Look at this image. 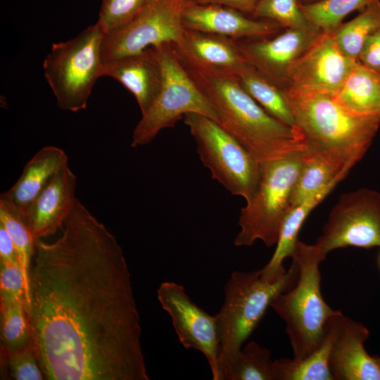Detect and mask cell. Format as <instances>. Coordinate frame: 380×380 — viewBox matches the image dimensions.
Listing matches in <instances>:
<instances>
[{
    "label": "cell",
    "instance_id": "6da1fadb",
    "mask_svg": "<svg viewBox=\"0 0 380 380\" xmlns=\"http://www.w3.org/2000/svg\"><path fill=\"white\" fill-rule=\"evenodd\" d=\"M54 241L38 239L26 311L49 380H148L129 269L77 199Z\"/></svg>",
    "mask_w": 380,
    "mask_h": 380
},
{
    "label": "cell",
    "instance_id": "7a4b0ae2",
    "mask_svg": "<svg viewBox=\"0 0 380 380\" xmlns=\"http://www.w3.org/2000/svg\"><path fill=\"white\" fill-rule=\"evenodd\" d=\"M184 68L215 108L218 123L262 165L305 149L300 132L267 113L236 76Z\"/></svg>",
    "mask_w": 380,
    "mask_h": 380
},
{
    "label": "cell",
    "instance_id": "3957f363",
    "mask_svg": "<svg viewBox=\"0 0 380 380\" xmlns=\"http://www.w3.org/2000/svg\"><path fill=\"white\" fill-rule=\"evenodd\" d=\"M284 91L305 151L327 153L353 166L361 160L379 128V115L352 113L325 93L296 88Z\"/></svg>",
    "mask_w": 380,
    "mask_h": 380
},
{
    "label": "cell",
    "instance_id": "277c9868",
    "mask_svg": "<svg viewBox=\"0 0 380 380\" xmlns=\"http://www.w3.org/2000/svg\"><path fill=\"white\" fill-rule=\"evenodd\" d=\"M291 258L296 282L277 294L270 306L285 323L293 358L301 360L319 347L329 321L340 310L331 309L322 297L319 267L325 258L315 245L298 241Z\"/></svg>",
    "mask_w": 380,
    "mask_h": 380
},
{
    "label": "cell",
    "instance_id": "5b68a950",
    "mask_svg": "<svg viewBox=\"0 0 380 380\" xmlns=\"http://www.w3.org/2000/svg\"><path fill=\"white\" fill-rule=\"evenodd\" d=\"M297 278L298 270L293 262L284 274L273 279L263 276L260 270L232 273L224 286V303L215 315L220 380H224L231 361L257 327L274 296L291 288Z\"/></svg>",
    "mask_w": 380,
    "mask_h": 380
},
{
    "label": "cell",
    "instance_id": "8992f818",
    "mask_svg": "<svg viewBox=\"0 0 380 380\" xmlns=\"http://www.w3.org/2000/svg\"><path fill=\"white\" fill-rule=\"evenodd\" d=\"M105 32L96 23L66 42L54 43L43 62L44 77L62 110L87 108L92 89L103 77Z\"/></svg>",
    "mask_w": 380,
    "mask_h": 380
},
{
    "label": "cell",
    "instance_id": "52a82bcc",
    "mask_svg": "<svg viewBox=\"0 0 380 380\" xmlns=\"http://www.w3.org/2000/svg\"><path fill=\"white\" fill-rule=\"evenodd\" d=\"M304 151L262 165L258 187L240 210V230L234 240L236 246H251L257 240L267 248L276 245L282 223L291 209V196Z\"/></svg>",
    "mask_w": 380,
    "mask_h": 380
},
{
    "label": "cell",
    "instance_id": "ba28073f",
    "mask_svg": "<svg viewBox=\"0 0 380 380\" xmlns=\"http://www.w3.org/2000/svg\"><path fill=\"white\" fill-rule=\"evenodd\" d=\"M153 47L162 68V85L155 101L141 114L133 131V148L151 143L160 131L173 127L187 113L201 114L218 123L215 108L179 61L173 44Z\"/></svg>",
    "mask_w": 380,
    "mask_h": 380
},
{
    "label": "cell",
    "instance_id": "9c48e42d",
    "mask_svg": "<svg viewBox=\"0 0 380 380\" xmlns=\"http://www.w3.org/2000/svg\"><path fill=\"white\" fill-rule=\"evenodd\" d=\"M183 120L213 179L232 194L249 200L259 184L262 164L215 120L195 113Z\"/></svg>",
    "mask_w": 380,
    "mask_h": 380
},
{
    "label": "cell",
    "instance_id": "30bf717a",
    "mask_svg": "<svg viewBox=\"0 0 380 380\" xmlns=\"http://www.w3.org/2000/svg\"><path fill=\"white\" fill-rule=\"evenodd\" d=\"M314 244L325 258L341 248H380V192L363 188L341 195Z\"/></svg>",
    "mask_w": 380,
    "mask_h": 380
},
{
    "label": "cell",
    "instance_id": "8fae6325",
    "mask_svg": "<svg viewBox=\"0 0 380 380\" xmlns=\"http://www.w3.org/2000/svg\"><path fill=\"white\" fill-rule=\"evenodd\" d=\"M189 0H146L126 25L105 34L103 61L163 44H177L184 31L182 13Z\"/></svg>",
    "mask_w": 380,
    "mask_h": 380
},
{
    "label": "cell",
    "instance_id": "7c38bea8",
    "mask_svg": "<svg viewBox=\"0 0 380 380\" xmlns=\"http://www.w3.org/2000/svg\"><path fill=\"white\" fill-rule=\"evenodd\" d=\"M158 300L170 315L178 338L185 349L201 352L208 362L213 380H220V339L216 316L194 303L184 287L164 281L157 290Z\"/></svg>",
    "mask_w": 380,
    "mask_h": 380
},
{
    "label": "cell",
    "instance_id": "4fadbf2b",
    "mask_svg": "<svg viewBox=\"0 0 380 380\" xmlns=\"http://www.w3.org/2000/svg\"><path fill=\"white\" fill-rule=\"evenodd\" d=\"M355 61L343 54L331 31L322 32L289 69L286 89L333 95Z\"/></svg>",
    "mask_w": 380,
    "mask_h": 380
},
{
    "label": "cell",
    "instance_id": "5bb4252c",
    "mask_svg": "<svg viewBox=\"0 0 380 380\" xmlns=\"http://www.w3.org/2000/svg\"><path fill=\"white\" fill-rule=\"evenodd\" d=\"M321 32L286 28L270 37L235 42L249 65L285 90L289 69Z\"/></svg>",
    "mask_w": 380,
    "mask_h": 380
},
{
    "label": "cell",
    "instance_id": "9a60e30c",
    "mask_svg": "<svg viewBox=\"0 0 380 380\" xmlns=\"http://www.w3.org/2000/svg\"><path fill=\"white\" fill-rule=\"evenodd\" d=\"M184 28L234 40L270 37L285 28L276 22L255 18L231 7L189 0L182 13Z\"/></svg>",
    "mask_w": 380,
    "mask_h": 380
},
{
    "label": "cell",
    "instance_id": "2e32d148",
    "mask_svg": "<svg viewBox=\"0 0 380 380\" xmlns=\"http://www.w3.org/2000/svg\"><path fill=\"white\" fill-rule=\"evenodd\" d=\"M369 336L363 324L341 316L329 360L334 380H380V357L365 348Z\"/></svg>",
    "mask_w": 380,
    "mask_h": 380
},
{
    "label": "cell",
    "instance_id": "e0dca14e",
    "mask_svg": "<svg viewBox=\"0 0 380 380\" xmlns=\"http://www.w3.org/2000/svg\"><path fill=\"white\" fill-rule=\"evenodd\" d=\"M173 46L186 68L237 77L249 65L235 40L217 34L184 28L180 40Z\"/></svg>",
    "mask_w": 380,
    "mask_h": 380
},
{
    "label": "cell",
    "instance_id": "ac0fdd59",
    "mask_svg": "<svg viewBox=\"0 0 380 380\" xmlns=\"http://www.w3.org/2000/svg\"><path fill=\"white\" fill-rule=\"evenodd\" d=\"M77 178L68 164L49 181L25 211L24 217L36 239L53 234L75 208Z\"/></svg>",
    "mask_w": 380,
    "mask_h": 380
},
{
    "label": "cell",
    "instance_id": "d6986e66",
    "mask_svg": "<svg viewBox=\"0 0 380 380\" xmlns=\"http://www.w3.org/2000/svg\"><path fill=\"white\" fill-rule=\"evenodd\" d=\"M103 75L114 78L128 89L141 114L155 101L163 82L162 68L153 46L104 61Z\"/></svg>",
    "mask_w": 380,
    "mask_h": 380
},
{
    "label": "cell",
    "instance_id": "ffe728a7",
    "mask_svg": "<svg viewBox=\"0 0 380 380\" xmlns=\"http://www.w3.org/2000/svg\"><path fill=\"white\" fill-rule=\"evenodd\" d=\"M68 161L63 149L54 146L43 147L25 164L16 182L1 194L0 201L24 216L30 203Z\"/></svg>",
    "mask_w": 380,
    "mask_h": 380
},
{
    "label": "cell",
    "instance_id": "44dd1931",
    "mask_svg": "<svg viewBox=\"0 0 380 380\" xmlns=\"http://www.w3.org/2000/svg\"><path fill=\"white\" fill-rule=\"evenodd\" d=\"M353 166L327 153L304 151L291 196V208L330 185H337Z\"/></svg>",
    "mask_w": 380,
    "mask_h": 380
},
{
    "label": "cell",
    "instance_id": "7402d4cb",
    "mask_svg": "<svg viewBox=\"0 0 380 380\" xmlns=\"http://www.w3.org/2000/svg\"><path fill=\"white\" fill-rule=\"evenodd\" d=\"M332 96L352 113L380 115V75L356 61Z\"/></svg>",
    "mask_w": 380,
    "mask_h": 380
},
{
    "label": "cell",
    "instance_id": "603a6c76",
    "mask_svg": "<svg viewBox=\"0 0 380 380\" xmlns=\"http://www.w3.org/2000/svg\"><path fill=\"white\" fill-rule=\"evenodd\" d=\"M336 186H327L290 210L282 223L275 251L269 262L260 270L263 276L272 279L286 272L283 262L293 254L298 241V235L305 220Z\"/></svg>",
    "mask_w": 380,
    "mask_h": 380
},
{
    "label": "cell",
    "instance_id": "cb8c5ba5",
    "mask_svg": "<svg viewBox=\"0 0 380 380\" xmlns=\"http://www.w3.org/2000/svg\"><path fill=\"white\" fill-rule=\"evenodd\" d=\"M340 311L332 317L327 327L324 340L311 355L301 359L274 360L276 380H334L329 365L330 350L336 332Z\"/></svg>",
    "mask_w": 380,
    "mask_h": 380
},
{
    "label": "cell",
    "instance_id": "d4e9b609",
    "mask_svg": "<svg viewBox=\"0 0 380 380\" xmlns=\"http://www.w3.org/2000/svg\"><path fill=\"white\" fill-rule=\"evenodd\" d=\"M246 92L270 115L291 127L293 116L284 89L248 65L237 77Z\"/></svg>",
    "mask_w": 380,
    "mask_h": 380
},
{
    "label": "cell",
    "instance_id": "484cf974",
    "mask_svg": "<svg viewBox=\"0 0 380 380\" xmlns=\"http://www.w3.org/2000/svg\"><path fill=\"white\" fill-rule=\"evenodd\" d=\"M379 28L380 0H376L361 10L355 18L341 23L331 32L343 54L357 61L367 39Z\"/></svg>",
    "mask_w": 380,
    "mask_h": 380
},
{
    "label": "cell",
    "instance_id": "4316f807",
    "mask_svg": "<svg viewBox=\"0 0 380 380\" xmlns=\"http://www.w3.org/2000/svg\"><path fill=\"white\" fill-rule=\"evenodd\" d=\"M224 380H276L270 350L255 341L248 343L231 361Z\"/></svg>",
    "mask_w": 380,
    "mask_h": 380
},
{
    "label": "cell",
    "instance_id": "83f0119b",
    "mask_svg": "<svg viewBox=\"0 0 380 380\" xmlns=\"http://www.w3.org/2000/svg\"><path fill=\"white\" fill-rule=\"evenodd\" d=\"M0 223L11 235L15 245L25 284V305L29 299L31 260L34 254L36 239L23 215L0 201Z\"/></svg>",
    "mask_w": 380,
    "mask_h": 380
},
{
    "label": "cell",
    "instance_id": "f1b7e54d",
    "mask_svg": "<svg viewBox=\"0 0 380 380\" xmlns=\"http://www.w3.org/2000/svg\"><path fill=\"white\" fill-rule=\"evenodd\" d=\"M0 306L1 353L16 351L32 344L25 299Z\"/></svg>",
    "mask_w": 380,
    "mask_h": 380
},
{
    "label": "cell",
    "instance_id": "f546056e",
    "mask_svg": "<svg viewBox=\"0 0 380 380\" xmlns=\"http://www.w3.org/2000/svg\"><path fill=\"white\" fill-rule=\"evenodd\" d=\"M376 0H322L300 8L312 26L322 32H330L355 11H361Z\"/></svg>",
    "mask_w": 380,
    "mask_h": 380
},
{
    "label": "cell",
    "instance_id": "4dcf8cb0",
    "mask_svg": "<svg viewBox=\"0 0 380 380\" xmlns=\"http://www.w3.org/2000/svg\"><path fill=\"white\" fill-rule=\"evenodd\" d=\"M252 17L276 22L285 29H316L309 23L299 0H260Z\"/></svg>",
    "mask_w": 380,
    "mask_h": 380
},
{
    "label": "cell",
    "instance_id": "1f68e13d",
    "mask_svg": "<svg viewBox=\"0 0 380 380\" xmlns=\"http://www.w3.org/2000/svg\"><path fill=\"white\" fill-rule=\"evenodd\" d=\"M146 0H102L97 23L105 34L130 22Z\"/></svg>",
    "mask_w": 380,
    "mask_h": 380
},
{
    "label": "cell",
    "instance_id": "d6a6232c",
    "mask_svg": "<svg viewBox=\"0 0 380 380\" xmlns=\"http://www.w3.org/2000/svg\"><path fill=\"white\" fill-rule=\"evenodd\" d=\"M11 376L15 380L45 379L32 343L8 353H1Z\"/></svg>",
    "mask_w": 380,
    "mask_h": 380
},
{
    "label": "cell",
    "instance_id": "836d02e7",
    "mask_svg": "<svg viewBox=\"0 0 380 380\" xmlns=\"http://www.w3.org/2000/svg\"><path fill=\"white\" fill-rule=\"evenodd\" d=\"M25 299V284L19 262H0V302L7 304Z\"/></svg>",
    "mask_w": 380,
    "mask_h": 380
},
{
    "label": "cell",
    "instance_id": "e575fe53",
    "mask_svg": "<svg viewBox=\"0 0 380 380\" xmlns=\"http://www.w3.org/2000/svg\"><path fill=\"white\" fill-rule=\"evenodd\" d=\"M357 61L380 75V28L367 39Z\"/></svg>",
    "mask_w": 380,
    "mask_h": 380
},
{
    "label": "cell",
    "instance_id": "d590c367",
    "mask_svg": "<svg viewBox=\"0 0 380 380\" xmlns=\"http://www.w3.org/2000/svg\"><path fill=\"white\" fill-rule=\"evenodd\" d=\"M0 262H19L15 245L6 227L0 223Z\"/></svg>",
    "mask_w": 380,
    "mask_h": 380
},
{
    "label": "cell",
    "instance_id": "8d00e7d4",
    "mask_svg": "<svg viewBox=\"0 0 380 380\" xmlns=\"http://www.w3.org/2000/svg\"><path fill=\"white\" fill-rule=\"evenodd\" d=\"M198 3L217 4L231 7L252 16L260 0H191Z\"/></svg>",
    "mask_w": 380,
    "mask_h": 380
},
{
    "label": "cell",
    "instance_id": "74e56055",
    "mask_svg": "<svg viewBox=\"0 0 380 380\" xmlns=\"http://www.w3.org/2000/svg\"><path fill=\"white\" fill-rule=\"evenodd\" d=\"M320 1L322 0H299V3L300 4L305 5V4H311L317 3Z\"/></svg>",
    "mask_w": 380,
    "mask_h": 380
},
{
    "label": "cell",
    "instance_id": "f35d334b",
    "mask_svg": "<svg viewBox=\"0 0 380 380\" xmlns=\"http://www.w3.org/2000/svg\"><path fill=\"white\" fill-rule=\"evenodd\" d=\"M377 262H378V266H379V267L380 269V252H379V255H378Z\"/></svg>",
    "mask_w": 380,
    "mask_h": 380
}]
</instances>
